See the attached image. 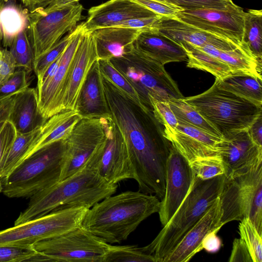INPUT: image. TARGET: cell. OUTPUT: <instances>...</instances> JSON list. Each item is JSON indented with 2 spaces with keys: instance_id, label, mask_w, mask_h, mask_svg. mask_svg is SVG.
Here are the masks:
<instances>
[{
  "instance_id": "obj_1",
  "label": "cell",
  "mask_w": 262,
  "mask_h": 262,
  "mask_svg": "<svg viewBox=\"0 0 262 262\" xmlns=\"http://www.w3.org/2000/svg\"><path fill=\"white\" fill-rule=\"evenodd\" d=\"M102 84L110 115L126 142L139 191L161 201L172 146L163 125L153 112L139 106L102 76Z\"/></svg>"
},
{
  "instance_id": "obj_2",
  "label": "cell",
  "mask_w": 262,
  "mask_h": 262,
  "mask_svg": "<svg viewBox=\"0 0 262 262\" xmlns=\"http://www.w3.org/2000/svg\"><path fill=\"white\" fill-rule=\"evenodd\" d=\"M160 202L156 195L140 191L112 195L88 209L80 226L107 243L120 244L143 221L159 212Z\"/></svg>"
},
{
  "instance_id": "obj_3",
  "label": "cell",
  "mask_w": 262,
  "mask_h": 262,
  "mask_svg": "<svg viewBox=\"0 0 262 262\" xmlns=\"http://www.w3.org/2000/svg\"><path fill=\"white\" fill-rule=\"evenodd\" d=\"M117 184L107 182L88 163L74 174L38 191L15 220L19 225L51 211L84 207L90 209L113 195Z\"/></svg>"
},
{
  "instance_id": "obj_4",
  "label": "cell",
  "mask_w": 262,
  "mask_h": 262,
  "mask_svg": "<svg viewBox=\"0 0 262 262\" xmlns=\"http://www.w3.org/2000/svg\"><path fill=\"white\" fill-rule=\"evenodd\" d=\"M225 179L224 174L204 180L194 173L190 188L179 208L151 243L142 247L143 251L154 255L157 262H163L219 198Z\"/></svg>"
},
{
  "instance_id": "obj_5",
  "label": "cell",
  "mask_w": 262,
  "mask_h": 262,
  "mask_svg": "<svg viewBox=\"0 0 262 262\" xmlns=\"http://www.w3.org/2000/svg\"><path fill=\"white\" fill-rule=\"evenodd\" d=\"M65 151V140L36 150L21 161L2 182V192L8 198H30L60 181Z\"/></svg>"
},
{
  "instance_id": "obj_6",
  "label": "cell",
  "mask_w": 262,
  "mask_h": 262,
  "mask_svg": "<svg viewBox=\"0 0 262 262\" xmlns=\"http://www.w3.org/2000/svg\"><path fill=\"white\" fill-rule=\"evenodd\" d=\"M222 135L248 130L262 115V106L219 87L184 98Z\"/></svg>"
},
{
  "instance_id": "obj_7",
  "label": "cell",
  "mask_w": 262,
  "mask_h": 262,
  "mask_svg": "<svg viewBox=\"0 0 262 262\" xmlns=\"http://www.w3.org/2000/svg\"><path fill=\"white\" fill-rule=\"evenodd\" d=\"M110 60L133 86L148 110L153 112L149 97L161 101L184 98L164 66L142 54L135 45L130 52Z\"/></svg>"
},
{
  "instance_id": "obj_8",
  "label": "cell",
  "mask_w": 262,
  "mask_h": 262,
  "mask_svg": "<svg viewBox=\"0 0 262 262\" xmlns=\"http://www.w3.org/2000/svg\"><path fill=\"white\" fill-rule=\"evenodd\" d=\"M88 209L80 207L53 211L0 231V246L32 245L60 236L80 226Z\"/></svg>"
},
{
  "instance_id": "obj_9",
  "label": "cell",
  "mask_w": 262,
  "mask_h": 262,
  "mask_svg": "<svg viewBox=\"0 0 262 262\" xmlns=\"http://www.w3.org/2000/svg\"><path fill=\"white\" fill-rule=\"evenodd\" d=\"M83 9L76 2L51 11L39 8L27 13V33L34 59L49 51L63 34L76 27Z\"/></svg>"
},
{
  "instance_id": "obj_10",
  "label": "cell",
  "mask_w": 262,
  "mask_h": 262,
  "mask_svg": "<svg viewBox=\"0 0 262 262\" xmlns=\"http://www.w3.org/2000/svg\"><path fill=\"white\" fill-rule=\"evenodd\" d=\"M109 244L79 226L33 246L52 261L103 262Z\"/></svg>"
},
{
  "instance_id": "obj_11",
  "label": "cell",
  "mask_w": 262,
  "mask_h": 262,
  "mask_svg": "<svg viewBox=\"0 0 262 262\" xmlns=\"http://www.w3.org/2000/svg\"><path fill=\"white\" fill-rule=\"evenodd\" d=\"M105 138L103 143L87 163L104 180L116 184L134 178L126 142L111 115L100 118Z\"/></svg>"
},
{
  "instance_id": "obj_12",
  "label": "cell",
  "mask_w": 262,
  "mask_h": 262,
  "mask_svg": "<svg viewBox=\"0 0 262 262\" xmlns=\"http://www.w3.org/2000/svg\"><path fill=\"white\" fill-rule=\"evenodd\" d=\"M261 189L262 163L245 174L225 178L219 196L221 226L248 218L256 195Z\"/></svg>"
},
{
  "instance_id": "obj_13",
  "label": "cell",
  "mask_w": 262,
  "mask_h": 262,
  "mask_svg": "<svg viewBox=\"0 0 262 262\" xmlns=\"http://www.w3.org/2000/svg\"><path fill=\"white\" fill-rule=\"evenodd\" d=\"M105 138L104 127L100 118L81 119L65 140L60 181L82 169L99 148Z\"/></svg>"
},
{
  "instance_id": "obj_14",
  "label": "cell",
  "mask_w": 262,
  "mask_h": 262,
  "mask_svg": "<svg viewBox=\"0 0 262 262\" xmlns=\"http://www.w3.org/2000/svg\"><path fill=\"white\" fill-rule=\"evenodd\" d=\"M245 13L243 8L234 4L226 9L184 10L176 19L241 45L243 42Z\"/></svg>"
},
{
  "instance_id": "obj_15",
  "label": "cell",
  "mask_w": 262,
  "mask_h": 262,
  "mask_svg": "<svg viewBox=\"0 0 262 262\" xmlns=\"http://www.w3.org/2000/svg\"><path fill=\"white\" fill-rule=\"evenodd\" d=\"M75 30L73 37L61 54L54 76L46 84L36 89L38 110L46 120L63 111V93L74 57L85 32L84 22L77 25Z\"/></svg>"
},
{
  "instance_id": "obj_16",
  "label": "cell",
  "mask_w": 262,
  "mask_h": 262,
  "mask_svg": "<svg viewBox=\"0 0 262 262\" xmlns=\"http://www.w3.org/2000/svg\"><path fill=\"white\" fill-rule=\"evenodd\" d=\"M218 149L227 179L245 174L262 163V146L253 141L248 130L223 136Z\"/></svg>"
},
{
  "instance_id": "obj_17",
  "label": "cell",
  "mask_w": 262,
  "mask_h": 262,
  "mask_svg": "<svg viewBox=\"0 0 262 262\" xmlns=\"http://www.w3.org/2000/svg\"><path fill=\"white\" fill-rule=\"evenodd\" d=\"M193 177L189 162L172 146L166 164L165 194L158 212L163 226L169 222L186 196Z\"/></svg>"
},
{
  "instance_id": "obj_18",
  "label": "cell",
  "mask_w": 262,
  "mask_h": 262,
  "mask_svg": "<svg viewBox=\"0 0 262 262\" xmlns=\"http://www.w3.org/2000/svg\"><path fill=\"white\" fill-rule=\"evenodd\" d=\"M175 130L164 133L166 138L189 163L195 159L220 155L223 139L189 124L178 121Z\"/></svg>"
},
{
  "instance_id": "obj_19",
  "label": "cell",
  "mask_w": 262,
  "mask_h": 262,
  "mask_svg": "<svg viewBox=\"0 0 262 262\" xmlns=\"http://www.w3.org/2000/svg\"><path fill=\"white\" fill-rule=\"evenodd\" d=\"M159 15L132 0H110L91 7L85 22V31L116 27L127 20Z\"/></svg>"
},
{
  "instance_id": "obj_20",
  "label": "cell",
  "mask_w": 262,
  "mask_h": 262,
  "mask_svg": "<svg viewBox=\"0 0 262 262\" xmlns=\"http://www.w3.org/2000/svg\"><path fill=\"white\" fill-rule=\"evenodd\" d=\"M98 60L91 32H84L74 57L64 89L63 110H74L80 91L93 63Z\"/></svg>"
},
{
  "instance_id": "obj_21",
  "label": "cell",
  "mask_w": 262,
  "mask_h": 262,
  "mask_svg": "<svg viewBox=\"0 0 262 262\" xmlns=\"http://www.w3.org/2000/svg\"><path fill=\"white\" fill-rule=\"evenodd\" d=\"M221 216L219 198L197 223L185 234L163 262H187L203 250L202 242L207 234L220 230Z\"/></svg>"
},
{
  "instance_id": "obj_22",
  "label": "cell",
  "mask_w": 262,
  "mask_h": 262,
  "mask_svg": "<svg viewBox=\"0 0 262 262\" xmlns=\"http://www.w3.org/2000/svg\"><path fill=\"white\" fill-rule=\"evenodd\" d=\"M156 29L158 32L179 45L187 42L198 47L210 45L222 50H230L239 47L243 43L237 44L178 19L165 17H161Z\"/></svg>"
},
{
  "instance_id": "obj_23",
  "label": "cell",
  "mask_w": 262,
  "mask_h": 262,
  "mask_svg": "<svg viewBox=\"0 0 262 262\" xmlns=\"http://www.w3.org/2000/svg\"><path fill=\"white\" fill-rule=\"evenodd\" d=\"M75 110L82 119H99L110 115L98 60L89 71L80 91Z\"/></svg>"
},
{
  "instance_id": "obj_24",
  "label": "cell",
  "mask_w": 262,
  "mask_h": 262,
  "mask_svg": "<svg viewBox=\"0 0 262 262\" xmlns=\"http://www.w3.org/2000/svg\"><path fill=\"white\" fill-rule=\"evenodd\" d=\"M141 30L110 27L96 29L91 32L98 59H110L119 57L130 52Z\"/></svg>"
},
{
  "instance_id": "obj_25",
  "label": "cell",
  "mask_w": 262,
  "mask_h": 262,
  "mask_svg": "<svg viewBox=\"0 0 262 262\" xmlns=\"http://www.w3.org/2000/svg\"><path fill=\"white\" fill-rule=\"evenodd\" d=\"M134 45L142 54L163 66L187 59L186 53L181 45L158 32H141Z\"/></svg>"
},
{
  "instance_id": "obj_26",
  "label": "cell",
  "mask_w": 262,
  "mask_h": 262,
  "mask_svg": "<svg viewBox=\"0 0 262 262\" xmlns=\"http://www.w3.org/2000/svg\"><path fill=\"white\" fill-rule=\"evenodd\" d=\"M38 104L36 88H28L15 94L8 121L13 125L17 133L32 132L47 121L40 114Z\"/></svg>"
},
{
  "instance_id": "obj_27",
  "label": "cell",
  "mask_w": 262,
  "mask_h": 262,
  "mask_svg": "<svg viewBox=\"0 0 262 262\" xmlns=\"http://www.w3.org/2000/svg\"><path fill=\"white\" fill-rule=\"evenodd\" d=\"M81 119L75 110H64L48 119L41 126L39 134L21 161L43 146L58 141L66 140Z\"/></svg>"
},
{
  "instance_id": "obj_28",
  "label": "cell",
  "mask_w": 262,
  "mask_h": 262,
  "mask_svg": "<svg viewBox=\"0 0 262 262\" xmlns=\"http://www.w3.org/2000/svg\"><path fill=\"white\" fill-rule=\"evenodd\" d=\"M196 47L227 64L232 74H247L262 80L261 59L254 55L246 42L243 41L239 47L230 50H222L210 45Z\"/></svg>"
},
{
  "instance_id": "obj_29",
  "label": "cell",
  "mask_w": 262,
  "mask_h": 262,
  "mask_svg": "<svg viewBox=\"0 0 262 262\" xmlns=\"http://www.w3.org/2000/svg\"><path fill=\"white\" fill-rule=\"evenodd\" d=\"M215 82L221 89L262 106L261 80L247 74H231Z\"/></svg>"
},
{
  "instance_id": "obj_30",
  "label": "cell",
  "mask_w": 262,
  "mask_h": 262,
  "mask_svg": "<svg viewBox=\"0 0 262 262\" xmlns=\"http://www.w3.org/2000/svg\"><path fill=\"white\" fill-rule=\"evenodd\" d=\"M180 45L186 53L188 67L205 71L219 79L232 74L228 65L219 59L207 54L189 43L183 42Z\"/></svg>"
},
{
  "instance_id": "obj_31",
  "label": "cell",
  "mask_w": 262,
  "mask_h": 262,
  "mask_svg": "<svg viewBox=\"0 0 262 262\" xmlns=\"http://www.w3.org/2000/svg\"><path fill=\"white\" fill-rule=\"evenodd\" d=\"M27 14L13 4H5L0 9V24L3 33V43L10 47L15 36L27 28Z\"/></svg>"
},
{
  "instance_id": "obj_32",
  "label": "cell",
  "mask_w": 262,
  "mask_h": 262,
  "mask_svg": "<svg viewBox=\"0 0 262 262\" xmlns=\"http://www.w3.org/2000/svg\"><path fill=\"white\" fill-rule=\"evenodd\" d=\"M184 98H171L168 101L178 121L191 125L212 135L222 137L220 133L194 107L185 102Z\"/></svg>"
},
{
  "instance_id": "obj_33",
  "label": "cell",
  "mask_w": 262,
  "mask_h": 262,
  "mask_svg": "<svg viewBox=\"0 0 262 262\" xmlns=\"http://www.w3.org/2000/svg\"><path fill=\"white\" fill-rule=\"evenodd\" d=\"M41 126L27 133L16 132V137L2 168L0 181L8 177L21 162L32 142L39 134Z\"/></svg>"
},
{
  "instance_id": "obj_34",
  "label": "cell",
  "mask_w": 262,
  "mask_h": 262,
  "mask_svg": "<svg viewBox=\"0 0 262 262\" xmlns=\"http://www.w3.org/2000/svg\"><path fill=\"white\" fill-rule=\"evenodd\" d=\"M243 41L258 59L262 57V11L249 10L245 13Z\"/></svg>"
},
{
  "instance_id": "obj_35",
  "label": "cell",
  "mask_w": 262,
  "mask_h": 262,
  "mask_svg": "<svg viewBox=\"0 0 262 262\" xmlns=\"http://www.w3.org/2000/svg\"><path fill=\"white\" fill-rule=\"evenodd\" d=\"M100 73L102 76L112 83L129 99L144 109L136 91L127 80L111 63L110 59H98ZM148 110V109H147Z\"/></svg>"
},
{
  "instance_id": "obj_36",
  "label": "cell",
  "mask_w": 262,
  "mask_h": 262,
  "mask_svg": "<svg viewBox=\"0 0 262 262\" xmlns=\"http://www.w3.org/2000/svg\"><path fill=\"white\" fill-rule=\"evenodd\" d=\"M103 262H157L154 255L135 246L109 244Z\"/></svg>"
},
{
  "instance_id": "obj_37",
  "label": "cell",
  "mask_w": 262,
  "mask_h": 262,
  "mask_svg": "<svg viewBox=\"0 0 262 262\" xmlns=\"http://www.w3.org/2000/svg\"><path fill=\"white\" fill-rule=\"evenodd\" d=\"M27 29L15 36L9 51L15 60L16 68H24L30 73L33 70L34 55Z\"/></svg>"
},
{
  "instance_id": "obj_38",
  "label": "cell",
  "mask_w": 262,
  "mask_h": 262,
  "mask_svg": "<svg viewBox=\"0 0 262 262\" xmlns=\"http://www.w3.org/2000/svg\"><path fill=\"white\" fill-rule=\"evenodd\" d=\"M240 237L245 242L253 262L262 261L261 235L249 218H245L238 226Z\"/></svg>"
},
{
  "instance_id": "obj_39",
  "label": "cell",
  "mask_w": 262,
  "mask_h": 262,
  "mask_svg": "<svg viewBox=\"0 0 262 262\" xmlns=\"http://www.w3.org/2000/svg\"><path fill=\"white\" fill-rule=\"evenodd\" d=\"M75 32V29L61 38L46 53L34 59L33 66L37 79L40 78L49 66L63 53Z\"/></svg>"
},
{
  "instance_id": "obj_40",
  "label": "cell",
  "mask_w": 262,
  "mask_h": 262,
  "mask_svg": "<svg viewBox=\"0 0 262 262\" xmlns=\"http://www.w3.org/2000/svg\"><path fill=\"white\" fill-rule=\"evenodd\" d=\"M189 164L194 174L204 180L225 173L224 165L220 155L198 158Z\"/></svg>"
},
{
  "instance_id": "obj_41",
  "label": "cell",
  "mask_w": 262,
  "mask_h": 262,
  "mask_svg": "<svg viewBox=\"0 0 262 262\" xmlns=\"http://www.w3.org/2000/svg\"><path fill=\"white\" fill-rule=\"evenodd\" d=\"M29 73L25 69L16 68L14 73L0 85V99L23 91L30 85Z\"/></svg>"
},
{
  "instance_id": "obj_42",
  "label": "cell",
  "mask_w": 262,
  "mask_h": 262,
  "mask_svg": "<svg viewBox=\"0 0 262 262\" xmlns=\"http://www.w3.org/2000/svg\"><path fill=\"white\" fill-rule=\"evenodd\" d=\"M37 251L32 245L0 246V262H28Z\"/></svg>"
},
{
  "instance_id": "obj_43",
  "label": "cell",
  "mask_w": 262,
  "mask_h": 262,
  "mask_svg": "<svg viewBox=\"0 0 262 262\" xmlns=\"http://www.w3.org/2000/svg\"><path fill=\"white\" fill-rule=\"evenodd\" d=\"M155 117L164 126V132H172L176 129L178 120L168 101H161L149 97Z\"/></svg>"
},
{
  "instance_id": "obj_44",
  "label": "cell",
  "mask_w": 262,
  "mask_h": 262,
  "mask_svg": "<svg viewBox=\"0 0 262 262\" xmlns=\"http://www.w3.org/2000/svg\"><path fill=\"white\" fill-rule=\"evenodd\" d=\"M177 5L184 10L198 9H226L234 4L232 0H161Z\"/></svg>"
},
{
  "instance_id": "obj_45",
  "label": "cell",
  "mask_w": 262,
  "mask_h": 262,
  "mask_svg": "<svg viewBox=\"0 0 262 262\" xmlns=\"http://www.w3.org/2000/svg\"><path fill=\"white\" fill-rule=\"evenodd\" d=\"M162 17L177 19L179 14L184 10L173 4L161 0H132Z\"/></svg>"
},
{
  "instance_id": "obj_46",
  "label": "cell",
  "mask_w": 262,
  "mask_h": 262,
  "mask_svg": "<svg viewBox=\"0 0 262 262\" xmlns=\"http://www.w3.org/2000/svg\"><path fill=\"white\" fill-rule=\"evenodd\" d=\"M16 135V131L13 125L8 120L5 121L0 129V178L2 168Z\"/></svg>"
},
{
  "instance_id": "obj_47",
  "label": "cell",
  "mask_w": 262,
  "mask_h": 262,
  "mask_svg": "<svg viewBox=\"0 0 262 262\" xmlns=\"http://www.w3.org/2000/svg\"><path fill=\"white\" fill-rule=\"evenodd\" d=\"M162 17L161 16L158 15L132 19L122 22L116 27L139 29L143 31L157 32L156 27Z\"/></svg>"
},
{
  "instance_id": "obj_48",
  "label": "cell",
  "mask_w": 262,
  "mask_h": 262,
  "mask_svg": "<svg viewBox=\"0 0 262 262\" xmlns=\"http://www.w3.org/2000/svg\"><path fill=\"white\" fill-rule=\"evenodd\" d=\"M16 69L15 60L10 51L0 48V85L14 73Z\"/></svg>"
},
{
  "instance_id": "obj_49",
  "label": "cell",
  "mask_w": 262,
  "mask_h": 262,
  "mask_svg": "<svg viewBox=\"0 0 262 262\" xmlns=\"http://www.w3.org/2000/svg\"><path fill=\"white\" fill-rule=\"evenodd\" d=\"M230 262H253L248 248L244 242L240 238H236L233 242Z\"/></svg>"
},
{
  "instance_id": "obj_50",
  "label": "cell",
  "mask_w": 262,
  "mask_h": 262,
  "mask_svg": "<svg viewBox=\"0 0 262 262\" xmlns=\"http://www.w3.org/2000/svg\"><path fill=\"white\" fill-rule=\"evenodd\" d=\"M219 231L214 230L206 235L202 242L203 250L210 253H214L219 250L222 246V241L216 234Z\"/></svg>"
},
{
  "instance_id": "obj_51",
  "label": "cell",
  "mask_w": 262,
  "mask_h": 262,
  "mask_svg": "<svg viewBox=\"0 0 262 262\" xmlns=\"http://www.w3.org/2000/svg\"><path fill=\"white\" fill-rule=\"evenodd\" d=\"M15 94L0 99V124L9 120L14 105Z\"/></svg>"
},
{
  "instance_id": "obj_52",
  "label": "cell",
  "mask_w": 262,
  "mask_h": 262,
  "mask_svg": "<svg viewBox=\"0 0 262 262\" xmlns=\"http://www.w3.org/2000/svg\"><path fill=\"white\" fill-rule=\"evenodd\" d=\"M248 132L253 141L262 146V115L254 122Z\"/></svg>"
},
{
  "instance_id": "obj_53",
  "label": "cell",
  "mask_w": 262,
  "mask_h": 262,
  "mask_svg": "<svg viewBox=\"0 0 262 262\" xmlns=\"http://www.w3.org/2000/svg\"><path fill=\"white\" fill-rule=\"evenodd\" d=\"M54 0H21L24 5L30 12L39 8H45Z\"/></svg>"
},
{
  "instance_id": "obj_54",
  "label": "cell",
  "mask_w": 262,
  "mask_h": 262,
  "mask_svg": "<svg viewBox=\"0 0 262 262\" xmlns=\"http://www.w3.org/2000/svg\"><path fill=\"white\" fill-rule=\"evenodd\" d=\"M80 0H54L47 7L43 8V10L48 12L62 8L67 5L78 2Z\"/></svg>"
},
{
  "instance_id": "obj_55",
  "label": "cell",
  "mask_w": 262,
  "mask_h": 262,
  "mask_svg": "<svg viewBox=\"0 0 262 262\" xmlns=\"http://www.w3.org/2000/svg\"><path fill=\"white\" fill-rule=\"evenodd\" d=\"M8 0H0V9L7 3Z\"/></svg>"
},
{
  "instance_id": "obj_56",
  "label": "cell",
  "mask_w": 262,
  "mask_h": 262,
  "mask_svg": "<svg viewBox=\"0 0 262 262\" xmlns=\"http://www.w3.org/2000/svg\"><path fill=\"white\" fill-rule=\"evenodd\" d=\"M2 39H3V33H2V29H1V24H0V43H1V41L2 40Z\"/></svg>"
},
{
  "instance_id": "obj_57",
  "label": "cell",
  "mask_w": 262,
  "mask_h": 262,
  "mask_svg": "<svg viewBox=\"0 0 262 262\" xmlns=\"http://www.w3.org/2000/svg\"><path fill=\"white\" fill-rule=\"evenodd\" d=\"M2 189H3L2 183V182L0 181V193L2 192Z\"/></svg>"
},
{
  "instance_id": "obj_58",
  "label": "cell",
  "mask_w": 262,
  "mask_h": 262,
  "mask_svg": "<svg viewBox=\"0 0 262 262\" xmlns=\"http://www.w3.org/2000/svg\"><path fill=\"white\" fill-rule=\"evenodd\" d=\"M4 123H2L0 124V129H1L2 127L3 126Z\"/></svg>"
}]
</instances>
